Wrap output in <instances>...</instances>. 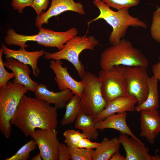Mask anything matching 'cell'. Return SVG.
<instances>
[{"instance_id": "11", "label": "cell", "mask_w": 160, "mask_h": 160, "mask_svg": "<svg viewBox=\"0 0 160 160\" xmlns=\"http://www.w3.org/2000/svg\"><path fill=\"white\" fill-rule=\"evenodd\" d=\"M67 11H72L81 15L86 13L83 5L80 2H76L74 0H52L48 10L36 17V26L39 28L44 24H48L50 18Z\"/></svg>"}, {"instance_id": "21", "label": "cell", "mask_w": 160, "mask_h": 160, "mask_svg": "<svg viewBox=\"0 0 160 160\" xmlns=\"http://www.w3.org/2000/svg\"><path fill=\"white\" fill-rule=\"evenodd\" d=\"M158 80L153 75L148 80L149 92L146 100L135 107L137 112L143 111L157 110L159 107V97L158 90Z\"/></svg>"}, {"instance_id": "27", "label": "cell", "mask_w": 160, "mask_h": 160, "mask_svg": "<svg viewBox=\"0 0 160 160\" xmlns=\"http://www.w3.org/2000/svg\"><path fill=\"white\" fill-rule=\"evenodd\" d=\"M150 31L152 37L160 43V7L158 6L153 13Z\"/></svg>"}, {"instance_id": "24", "label": "cell", "mask_w": 160, "mask_h": 160, "mask_svg": "<svg viewBox=\"0 0 160 160\" xmlns=\"http://www.w3.org/2000/svg\"><path fill=\"white\" fill-rule=\"evenodd\" d=\"M37 146L35 140L33 138L21 147L13 156L5 160H27L29 158L31 152Z\"/></svg>"}, {"instance_id": "22", "label": "cell", "mask_w": 160, "mask_h": 160, "mask_svg": "<svg viewBox=\"0 0 160 160\" xmlns=\"http://www.w3.org/2000/svg\"><path fill=\"white\" fill-rule=\"evenodd\" d=\"M95 124L92 117L84 113H79L75 121V127L82 130L87 138L96 140L99 132Z\"/></svg>"}, {"instance_id": "10", "label": "cell", "mask_w": 160, "mask_h": 160, "mask_svg": "<svg viewBox=\"0 0 160 160\" xmlns=\"http://www.w3.org/2000/svg\"><path fill=\"white\" fill-rule=\"evenodd\" d=\"M56 129H36L31 137L35 141L43 160H59L60 143Z\"/></svg>"}, {"instance_id": "3", "label": "cell", "mask_w": 160, "mask_h": 160, "mask_svg": "<svg viewBox=\"0 0 160 160\" xmlns=\"http://www.w3.org/2000/svg\"><path fill=\"white\" fill-rule=\"evenodd\" d=\"M38 29L37 34L27 35L17 33L13 29L9 28L6 32L4 41L8 45H18L25 48L28 47L26 42L35 41L45 47H56L60 50L68 41L78 33V30L75 27L64 32L55 31L42 27Z\"/></svg>"}, {"instance_id": "28", "label": "cell", "mask_w": 160, "mask_h": 160, "mask_svg": "<svg viewBox=\"0 0 160 160\" xmlns=\"http://www.w3.org/2000/svg\"><path fill=\"white\" fill-rule=\"evenodd\" d=\"M110 7L118 10L125 8H129L138 5L140 0H101Z\"/></svg>"}, {"instance_id": "17", "label": "cell", "mask_w": 160, "mask_h": 160, "mask_svg": "<svg viewBox=\"0 0 160 160\" xmlns=\"http://www.w3.org/2000/svg\"><path fill=\"white\" fill-rule=\"evenodd\" d=\"M4 64L5 66L12 71L15 74L13 82L24 86L33 92H35L39 84L31 78V71L28 65L11 58H6Z\"/></svg>"}, {"instance_id": "33", "label": "cell", "mask_w": 160, "mask_h": 160, "mask_svg": "<svg viewBox=\"0 0 160 160\" xmlns=\"http://www.w3.org/2000/svg\"><path fill=\"white\" fill-rule=\"evenodd\" d=\"M70 156L68 146L65 144L60 143L59 148V160H69Z\"/></svg>"}, {"instance_id": "4", "label": "cell", "mask_w": 160, "mask_h": 160, "mask_svg": "<svg viewBox=\"0 0 160 160\" xmlns=\"http://www.w3.org/2000/svg\"><path fill=\"white\" fill-rule=\"evenodd\" d=\"M100 65L102 69L116 65L141 66L147 68L148 61L143 54L124 39L119 43L106 49L101 53Z\"/></svg>"}, {"instance_id": "29", "label": "cell", "mask_w": 160, "mask_h": 160, "mask_svg": "<svg viewBox=\"0 0 160 160\" xmlns=\"http://www.w3.org/2000/svg\"><path fill=\"white\" fill-rule=\"evenodd\" d=\"M3 54V50L1 48L0 49V88L6 86L9 81L15 77L13 72L9 73L5 69L2 58Z\"/></svg>"}, {"instance_id": "36", "label": "cell", "mask_w": 160, "mask_h": 160, "mask_svg": "<svg viewBox=\"0 0 160 160\" xmlns=\"http://www.w3.org/2000/svg\"><path fill=\"white\" fill-rule=\"evenodd\" d=\"M31 160H42L41 155L40 153L34 156L31 159Z\"/></svg>"}, {"instance_id": "23", "label": "cell", "mask_w": 160, "mask_h": 160, "mask_svg": "<svg viewBox=\"0 0 160 160\" xmlns=\"http://www.w3.org/2000/svg\"><path fill=\"white\" fill-rule=\"evenodd\" d=\"M80 97L74 94L66 105L65 111L61 124L64 126L73 122L79 113Z\"/></svg>"}, {"instance_id": "18", "label": "cell", "mask_w": 160, "mask_h": 160, "mask_svg": "<svg viewBox=\"0 0 160 160\" xmlns=\"http://www.w3.org/2000/svg\"><path fill=\"white\" fill-rule=\"evenodd\" d=\"M73 93L67 89L59 92H54L47 88L43 84H39L34 92L35 97L43 100L49 104H52L58 108L65 107L73 95Z\"/></svg>"}, {"instance_id": "34", "label": "cell", "mask_w": 160, "mask_h": 160, "mask_svg": "<svg viewBox=\"0 0 160 160\" xmlns=\"http://www.w3.org/2000/svg\"><path fill=\"white\" fill-rule=\"evenodd\" d=\"M159 61L154 64L152 67L153 76L160 82V56Z\"/></svg>"}, {"instance_id": "15", "label": "cell", "mask_w": 160, "mask_h": 160, "mask_svg": "<svg viewBox=\"0 0 160 160\" xmlns=\"http://www.w3.org/2000/svg\"><path fill=\"white\" fill-rule=\"evenodd\" d=\"M1 45L3 54L6 58H14L20 62L30 65L33 75L36 77L39 76L40 71L38 67V61L39 58L44 56V50L29 52L26 51L25 48L22 47H20L18 50H14L8 48L3 43Z\"/></svg>"}, {"instance_id": "6", "label": "cell", "mask_w": 160, "mask_h": 160, "mask_svg": "<svg viewBox=\"0 0 160 160\" xmlns=\"http://www.w3.org/2000/svg\"><path fill=\"white\" fill-rule=\"evenodd\" d=\"M99 44L93 36H76L68 41L63 48L58 51L50 53L45 51L43 58L46 60H65L71 63L81 78L85 71V67L79 60L81 52L86 49L93 51Z\"/></svg>"}, {"instance_id": "19", "label": "cell", "mask_w": 160, "mask_h": 160, "mask_svg": "<svg viewBox=\"0 0 160 160\" xmlns=\"http://www.w3.org/2000/svg\"><path fill=\"white\" fill-rule=\"evenodd\" d=\"M127 112L114 113L109 115L103 120L95 123L98 130L106 129L116 130L121 134H126L138 140H140L133 134L126 122Z\"/></svg>"}, {"instance_id": "16", "label": "cell", "mask_w": 160, "mask_h": 160, "mask_svg": "<svg viewBox=\"0 0 160 160\" xmlns=\"http://www.w3.org/2000/svg\"><path fill=\"white\" fill-rule=\"evenodd\" d=\"M138 101L135 97L126 94L108 103L105 108L93 118L95 123L101 121L111 114L125 112H133Z\"/></svg>"}, {"instance_id": "32", "label": "cell", "mask_w": 160, "mask_h": 160, "mask_svg": "<svg viewBox=\"0 0 160 160\" xmlns=\"http://www.w3.org/2000/svg\"><path fill=\"white\" fill-rule=\"evenodd\" d=\"M89 139L84 137L79 141L78 147L86 149H95L99 145L100 143L92 142Z\"/></svg>"}, {"instance_id": "35", "label": "cell", "mask_w": 160, "mask_h": 160, "mask_svg": "<svg viewBox=\"0 0 160 160\" xmlns=\"http://www.w3.org/2000/svg\"><path fill=\"white\" fill-rule=\"evenodd\" d=\"M125 157L121 155L118 151L112 156L110 160H125Z\"/></svg>"}, {"instance_id": "31", "label": "cell", "mask_w": 160, "mask_h": 160, "mask_svg": "<svg viewBox=\"0 0 160 160\" xmlns=\"http://www.w3.org/2000/svg\"><path fill=\"white\" fill-rule=\"evenodd\" d=\"M49 0H33L31 7L39 15L46 10L49 4Z\"/></svg>"}, {"instance_id": "26", "label": "cell", "mask_w": 160, "mask_h": 160, "mask_svg": "<svg viewBox=\"0 0 160 160\" xmlns=\"http://www.w3.org/2000/svg\"><path fill=\"white\" fill-rule=\"evenodd\" d=\"M71 160H92L94 149L68 147Z\"/></svg>"}, {"instance_id": "1", "label": "cell", "mask_w": 160, "mask_h": 160, "mask_svg": "<svg viewBox=\"0 0 160 160\" xmlns=\"http://www.w3.org/2000/svg\"><path fill=\"white\" fill-rule=\"evenodd\" d=\"M58 108L36 97L24 95L21 98L11 123L26 137L36 129H56L58 124Z\"/></svg>"}, {"instance_id": "8", "label": "cell", "mask_w": 160, "mask_h": 160, "mask_svg": "<svg viewBox=\"0 0 160 160\" xmlns=\"http://www.w3.org/2000/svg\"><path fill=\"white\" fill-rule=\"evenodd\" d=\"M126 66L116 65L99 72L101 92L107 104L126 94Z\"/></svg>"}, {"instance_id": "9", "label": "cell", "mask_w": 160, "mask_h": 160, "mask_svg": "<svg viewBox=\"0 0 160 160\" xmlns=\"http://www.w3.org/2000/svg\"><path fill=\"white\" fill-rule=\"evenodd\" d=\"M146 68L141 66L126 67L127 94L135 97L140 104L146 100L149 92V76Z\"/></svg>"}, {"instance_id": "30", "label": "cell", "mask_w": 160, "mask_h": 160, "mask_svg": "<svg viewBox=\"0 0 160 160\" xmlns=\"http://www.w3.org/2000/svg\"><path fill=\"white\" fill-rule=\"evenodd\" d=\"M33 0H12L11 5L14 10L22 13L23 9L27 7H31Z\"/></svg>"}, {"instance_id": "12", "label": "cell", "mask_w": 160, "mask_h": 160, "mask_svg": "<svg viewBox=\"0 0 160 160\" xmlns=\"http://www.w3.org/2000/svg\"><path fill=\"white\" fill-rule=\"evenodd\" d=\"M63 63L60 60H52L49 67L54 73V80L60 90H71L74 94L81 97L83 84L81 81H77L69 73L67 68L62 66Z\"/></svg>"}, {"instance_id": "14", "label": "cell", "mask_w": 160, "mask_h": 160, "mask_svg": "<svg viewBox=\"0 0 160 160\" xmlns=\"http://www.w3.org/2000/svg\"><path fill=\"white\" fill-rule=\"evenodd\" d=\"M141 131L139 135L145 137L151 144L160 132V116L157 110L141 112Z\"/></svg>"}, {"instance_id": "5", "label": "cell", "mask_w": 160, "mask_h": 160, "mask_svg": "<svg viewBox=\"0 0 160 160\" xmlns=\"http://www.w3.org/2000/svg\"><path fill=\"white\" fill-rule=\"evenodd\" d=\"M29 91L24 86L10 81L0 88V130L7 139L11 134V119L21 98Z\"/></svg>"}, {"instance_id": "25", "label": "cell", "mask_w": 160, "mask_h": 160, "mask_svg": "<svg viewBox=\"0 0 160 160\" xmlns=\"http://www.w3.org/2000/svg\"><path fill=\"white\" fill-rule=\"evenodd\" d=\"M65 138L64 142L68 147L71 148H77L80 140L83 138L87 137L83 133L75 130L68 129L63 133Z\"/></svg>"}, {"instance_id": "20", "label": "cell", "mask_w": 160, "mask_h": 160, "mask_svg": "<svg viewBox=\"0 0 160 160\" xmlns=\"http://www.w3.org/2000/svg\"><path fill=\"white\" fill-rule=\"evenodd\" d=\"M120 145L119 137L111 139L104 137L98 147L94 150L92 160H110L113 154L119 151Z\"/></svg>"}, {"instance_id": "7", "label": "cell", "mask_w": 160, "mask_h": 160, "mask_svg": "<svg viewBox=\"0 0 160 160\" xmlns=\"http://www.w3.org/2000/svg\"><path fill=\"white\" fill-rule=\"evenodd\" d=\"M81 78L84 86L80 97L79 113L93 118L107 105L101 92L100 81L98 76L88 71H85Z\"/></svg>"}, {"instance_id": "2", "label": "cell", "mask_w": 160, "mask_h": 160, "mask_svg": "<svg viewBox=\"0 0 160 160\" xmlns=\"http://www.w3.org/2000/svg\"><path fill=\"white\" fill-rule=\"evenodd\" d=\"M94 5L100 11L99 15L87 23L89 25L92 22L99 19L105 20L112 28L109 41L111 45L119 43L125 36L129 26L146 29L147 24L137 17L131 16L129 8H125L116 12L112 10L101 0H94Z\"/></svg>"}, {"instance_id": "13", "label": "cell", "mask_w": 160, "mask_h": 160, "mask_svg": "<svg viewBox=\"0 0 160 160\" xmlns=\"http://www.w3.org/2000/svg\"><path fill=\"white\" fill-rule=\"evenodd\" d=\"M119 140L126 152L125 160H158L159 156H151L148 153L149 149L140 140L129 138L124 134H121Z\"/></svg>"}]
</instances>
